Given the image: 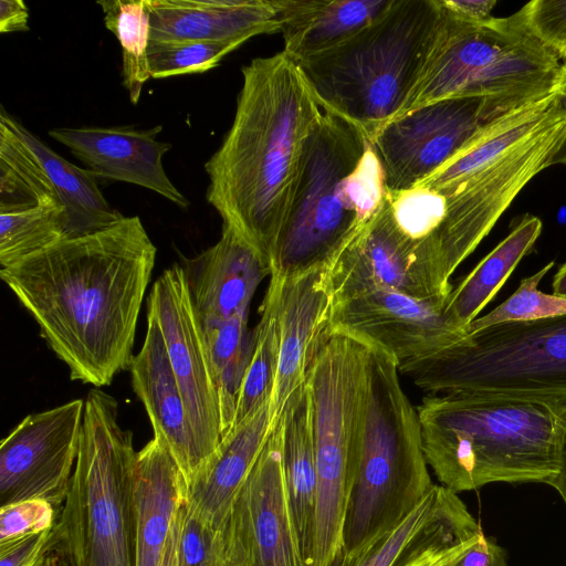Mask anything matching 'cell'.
Wrapping results in <instances>:
<instances>
[{"label": "cell", "mask_w": 566, "mask_h": 566, "mask_svg": "<svg viewBox=\"0 0 566 566\" xmlns=\"http://www.w3.org/2000/svg\"><path fill=\"white\" fill-rule=\"evenodd\" d=\"M156 252L140 219L123 217L1 268L0 277L71 379L102 387L129 369Z\"/></svg>", "instance_id": "obj_1"}, {"label": "cell", "mask_w": 566, "mask_h": 566, "mask_svg": "<svg viewBox=\"0 0 566 566\" xmlns=\"http://www.w3.org/2000/svg\"><path fill=\"white\" fill-rule=\"evenodd\" d=\"M242 77L232 125L205 164L206 197L271 265L305 142L323 109L283 51L253 59Z\"/></svg>", "instance_id": "obj_2"}, {"label": "cell", "mask_w": 566, "mask_h": 566, "mask_svg": "<svg viewBox=\"0 0 566 566\" xmlns=\"http://www.w3.org/2000/svg\"><path fill=\"white\" fill-rule=\"evenodd\" d=\"M417 407L428 467L454 493L489 483L549 484L566 448V394L447 391Z\"/></svg>", "instance_id": "obj_3"}, {"label": "cell", "mask_w": 566, "mask_h": 566, "mask_svg": "<svg viewBox=\"0 0 566 566\" xmlns=\"http://www.w3.org/2000/svg\"><path fill=\"white\" fill-rule=\"evenodd\" d=\"M387 190L371 142L324 112L308 135L271 255V275L329 266L380 208Z\"/></svg>", "instance_id": "obj_4"}, {"label": "cell", "mask_w": 566, "mask_h": 566, "mask_svg": "<svg viewBox=\"0 0 566 566\" xmlns=\"http://www.w3.org/2000/svg\"><path fill=\"white\" fill-rule=\"evenodd\" d=\"M442 15L440 0H395L349 40L296 64L322 109L352 123L371 142L407 105Z\"/></svg>", "instance_id": "obj_5"}, {"label": "cell", "mask_w": 566, "mask_h": 566, "mask_svg": "<svg viewBox=\"0 0 566 566\" xmlns=\"http://www.w3.org/2000/svg\"><path fill=\"white\" fill-rule=\"evenodd\" d=\"M78 454L53 533L63 566H136L133 433L117 421L118 403L92 388Z\"/></svg>", "instance_id": "obj_6"}, {"label": "cell", "mask_w": 566, "mask_h": 566, "mask_svg": "<svg viewBox=\"0 0 566 566\" xmlns=\"http://www.w3.org/2000/svg\"><path fill=\"white\" fill-rule=\"evenodd\" d=\"M442 9L432 53L399 116L453 97L484 98L502 115L555 92L562 63L532 34L520 10L476 23Z\"/></svg>", "instance_id": "obj_7"}, {"label": "cell", "mask_w": 566, "mask_h": 566, "mask_svg": "<svg viewBox=\"0 0 566 566\" xmlns=\"http://www.w3.org/2000/svg\"><path fill=\"white\" fill-rule=\"evenodd\" d=\"M398 373L387 354L370 346L366 424L347 499L342 552L399 523L434 485L418 411Z\"/></svg>", "instance_id": "obj_8"}, {"label": "cell", "mask_w": 566, "mask_h": 566, "mask_svg": "<svg viewBox=\"0 0 566 566\" xmlns=\"http://www.w3.org/2000/svg\"><path fill=\"white\" fill-rule=\"evenodd\" d=\"M370 346L332 331L306 376L311 395L317 492L311 566H331L361 447L369 394Z\"/></svg>", "instance_id": "obj_9"}, {"label": "cell", "mask_w": 566, "mask_h": 566, "mask_svg": "<svg viewBox=\"0 0 566 566\" xmlns=\"http://www.w3.org/2000/svg\"><path fill=\"white\" fill-rule=\"evenodd\" d=\"M398 370L428 394H566V314L465 333Z\"/></svg>", "instance_id": "obj_10"}, {"label": "cell", "mask_w": 566, "mask_h": 566, "mask_svg": "<svg viewBox=\"0 0 566 566\" xmlns=\"http://www.w3.org/2000/svg\"><path fill=\"white\" fill-rule=\"evenodd\" d=\"M46 203L66 210L74 237L124 217L105 199L93 171L57 155L1 107L0 213Z\"/></svg>", "instance_id": "obj_11"}, {"label": "cell", "mask_w": 566, "mask_h": 566, "mask_svg": "<svg viewBox=\"0 0 566 566\" xmlns=\"http://www.w3.org/2000/svg\"><path fill=\"white\" fill-rule=\"evenodd\" d=\"M223 537L228 566H310L284 480L281 417L232 503Z\"/></svg>", "instance_id": "obj_12"}, {"label": "cell", "mask_w": 566, "mask_h": 566, "mask_svg": "<svg viewBox=\"0 0 566 566\" xmlns=\"http://www.w3.org/2000/svg\"><path fill=\"white\" fill-rule=\"evenodd\" d=\"M497 115L481 97H453L398 116L371 140L386 190L417 187L463 150Z\"/></svg>", "instance_id": "obj_13"}, {"label": "cell", "mask_w": 566, "mask_h": 566, "mask_svg": "<svg viewBox=\"0 0 566 566\" xmlns=\"http://www.w3.org/2000/svg\"><path fill=\"white\" fill-rule=\"evenodd\" d=\"M84 399L34 412L0 443V507L45 501L63 504L74 472L84 417Z\"/></svg>", "instance_id": "obj_14"}, {"label": "cell", "mask_w": 566, "mask_h": 566, "mask_svg": "<svg viewBox=\"0 0 566 566\" xmlns=\"http://www.w3.org/2000/svg\"><path fill=\"white\" fill-rule=\"evenodd\" d=\"M147 308L155 314L205 464L222 439L219 396L185 271L175 263L154 283Z\"/></svg>", "instance_id": "obj_15"}, {"label": "cell", "mask_w": 566, "mask_h": 566, "mask_svg": "<svg viewBox=\"0 0 566 566\" xmlns=\"http://www.w3.org/2000/svg\"><path fill=\"white\" fill-rule=\"evenodd\" d=\"M447 297L416 298L388 289L365 291L334 302L332 329L380 349L399 368L465 334L448 319Z\"/></svg>", "instance_id": "obj_16"}, {"label": "cell", "mask_w": 566, "mask_h": 566, "mask_svg": "<svg viewBox=\"0 0 566 566\" xmlns=\"http://www.w3.org/2000/svg\"><path fill=\"white\" fill-rule=\"evenodd\" d=\"M280 335V363L273 402L275 418L307 373L332 333L333 293L328 266L291 276H270Z\"/></svg>", "instance_id": "obj_17"}, {"label": "cell", "mask_w": 566, "mask_h": 566, "mask_svg": "<svg viewBox=\"0 0 566 566\" xmlns=\"http://www.w3.org/2000/svg\"><path fill=\"white\" fill-rule=\"evenodd\" d=\"M163 127H59L49 136L66 146L97 178L134 184L157 192L180 208L188 199L168 178L163 157L170 144L157 139Z\"/></svg>", "instance_id": "obj_18"}, {"label": "cell", "mask_w": 566, "mask_h": 566, "mask_svg": "<svg viewBox=\"0 0 566 566\" xmlns=\"http://www.w3.org/2000/svg\"><path fill=\"white\" fill-rule=\"evenodd\" d=\"M181 265L200 324L249 316L258 286L271 276L270 263L227 224L216 244Z\"/></svg>", "instance_id": "obj_19"}, {"label": "cell", "mask_w": 566, "mask_h": 566, "mask_svg": "<svg viewBox=\"0 0 566 566\" xmlns=\"http://www.w3.org/2000/svg\"><path fill=\"white\" fill-rule=\"evenodd\" d=\"M132 386L154 429L180 468L187 485L205 465L157 318L147 308V329L129 366Z\"/></svg>", "instance_id": "obj_20"}, {"label": "cell", "mask_w": 566, "mask_h": 566, "mask_svg": "<svg viewBox=\"0 0 566 566\" xmlns=\"http://www.w3.org/2000/svg\"><path fill=\"white\" fill-rule=\"evenodd\" d=\"M149 43L245 40L280 32L271 0H146Z\"/></svg>", "instance_id": "obj_21"}, {"label": "cell", "mask_w": 566, "mask_h": 566, "mask_svg": "<svg viewBox=\"0 0 566 566\" xmlns=\"http://www.w3.org/2000/svg\"><path fill=\"white\" fill-rule=\"evenodd\" d=\"M275 421L273 399L232 427L187 485V506L223 533L232 503Z\"/></svg>", "instance_id": "obj_22"}, {"label": "cell", "mask_w": 566, "mask_h": 566, "mask_svg": "<svg viewBox=\"0 0 566 566\" xmlns=\"http://www.w3.org/2000/svg\"><path fill=\"white\" fill-rule=\"evenodd\" d=\"M187 500V483L177 462L154 438L137 452L135 473L136 566H159L171 526Z\"/></svg>", "instance_id": "obj_23"}, {"label": "cell", "mask_w": 566, "mask_h": 566, "mask_svg": "<svg viewBox=\"0 0 566 566\" xmlns=\"http://www.w3.org/2000/svg\"><path fill=\"white\" fill-rule=\"evenodd\" d=\"M395 0H271L295 62L329 51L380 18Z\"/></svg>", "instance_id": "obj_24"}, {"label": "cell", "mask_w": 566, "mask_h": 566, "mask_svg": "<svg viewBox=\"0 0 566 566\" xmlns=\"http://www.w3.org/2000/svg\"><path fill=\"white\" fill-rule=\"evenodd\" d=\"M280 417L286 491L302 551L311 566L317 468L312 402L306 380L291 395Z\"/></svg>", "instance_id": "obj_25"}, {"label": "cell", "mask_w": 566, "mask_h": 566, "mask_svg": "<svg viewBox=\"0 0 566 566\" xmlns=\"http://www.w3.org/2000/svg\"><path fill=\"white\" fill-rule=\"evenodd\" d=\"M560 108L562 103L554 92L495 117L463 150L417 187L439 188L472 175L526 140Z\"/></svg>", "instance_id": "obj_26"}, {"label": "cell", "mask_w": 566, "mask_h": 566, "mask_svg": "<svg viewBox=\"0 0 566 566\" xmlns=\"http://www.w3.org/2000/svg\"><path fill=\"white\" fill-rule=\"evenodd\" d=\"M542 228L538 217L525 213L510 233L452 287L444 313L457 328L465 331L478 317L520 261L532 251Z\"/></svg>", "instance_id": "obj_27"}, {"label": "cell", "mask_w": 566, "mask_h": 566, "mask_svg": "<svg viewBox=\"0 0 566 566\" xmlns=\"http://www.w3.org/2000/svg\"><path fill=\"white\" fill-rule=\"evenodd\" d=\"M482 533L457 493L443 486L434 516L394 566H453Z\"/></svg>", "instance_id": "obj_28"}, {"label": "cell", "mask_w": 566, "mask_h": 566, "mask_svg": "<svg viewBox=\"0 0 566 566\" xmlns=\"http://www.w3.org/2000/svg\"><path fill=\"white\" fill-rule=\"evenodd\" d=\"M199 325L219 396L223 437L233 424L239 389L253 350L254 333L248 328V316Z\"/></svg>", "instance_id": "obj_29"}, {"label": "cell", "mask_w": 566, "mask_h": 566, "mask_svg": "<svg viewBox=\"0 0 566 566\" xmlns=\"http://www.w3.org/2000/svg\"><path fill=\"white\" fill-rule=\"evenodd\" d=\"M260 313V321L253 329V350L239 389L232 427L253 415L274 395L280 363V335L275 295L270 285Z\"/></svg>", "instance_id": "obj_30"}, {"label": "cell", "mask_w": 566, "mask_h": 566, "mask_svg": "<svg viewBox=\"0 0 566 566\" xmlns=\"http://www.w3.org/2000/svg\"><path fill=\"white\" fill-rule=\"evenodd\" d=\"M75 238L66 210L54 203L0 213V264L12 265Z\"/></svg>", "instance_id": "obj_31"}, {"label": "cell", "mask_w": 566, "mask_h": 566, "mask_svg": "<svg viewBox=\"0 0 566 566\" xmlns=\"http://www.w3.org/2000/svg\"><path fill=\"white\" fill-rule=\"evenodd\" d=\"M105 27L122 48L123 85L129 99L137 104L145 83L151 77L148 66L150 20L146 0H103Z\"/></svg>", "instance_id": "obj_32"}, {"label": "cell", "mask_w": 566, "mask_h": 566, "mask_svg": "<svg viewBox=\"0 0 566 566\" xmlns=\"http://www.w3.org/2000/svg\"><path fill=\"white\" fill-rule=\"evenodd\" d=\"M442 489V485L434 484L399 523L378 533L357 548L342 552L331 566H394L406 547L434 516Z\"/></svg>", "instance_id": "obj_33"}, {"label": "cell", "mask_w": 566, "mask_h": 566, "mask_svg": "<svg viewBox=\"0 0 566 566\" xmlns=\"http://www.w3.org/2000/svg\"><path fill=\"white\" fill-rule=\"evenodd\" d=\"M245 40L190 41L149 43L148 66L151 78L203 73L214 69L221 60Z\"/></svg>", "instance_id": "obj_34"}, {"label": "cell", "mask_w": 566, "mask_h": 566, "mask_svg": "<svg viewBox=\"0 0 566 566\" xmlns=\"http://www.w3.org/2000/svg\"><path fill=\"white\" fill-rule=\"evenodd\" d=\"M551 261L535 274L523 279L516 291L488 314L476 317L465 328V333L475 332L490 325L532 321L566 314V298L539 291L538 284L554 266Z\"/></svg>", "instance_id": "obj_35"}, {"label": "cell", "mask_w": 566, "mask_h": 566, "mask_svg": "<svg viewBox=\"0 0 566 566\" xmlns=\"http://www.w3.org/2000/svg\"><path fill=\"white\" fill-rule=\"evenodd\" d=\"M176 566H228L223 533L185 504Z\"/></svg>", "instance_id": "obj_36"}, {"label": "cell", "mask_w": 566, "mask_h": 566, "mask_svg": "<svg viewBox=\"0 0 566 566\" xmlns=\"http://www.w3.org/2000/svg\"><path fill=\"white\" fill-rule=\"evenodd\" d=\"M532 34L566 61V0H533L520 9Z\"/></svg>", "instance_id": "obj_37"}, {"label": "cell", "mask_w": 566, "mask_h": 566, "mask_svg": "<svg viewBox=\"0 0 566 566\" xmlns=\"http://www.w3.org/2000/svg\"><path fill=\"white\" fill-rule=\"evenodd\" d=\"M56 509L45 501H27L0 507V542L51 530Z\"/></svg>", "instance_id": "obj_38"}, {"label": "cell", "mask_w": 566, "mask_h": 566, "mask_svg": "<svg viewBox=\"0 0 566 566\" xmlns=\"http://www.w3.org/2000/svg\"><path fill=\"white\" fill-rule=\"evenodd\" d=\"M54 527L0 542V566H42Z\"/></svg>", "instance_id": "obj_39"}, {"label": "cell", "mask_w": 566, "mask_h": 566, "mask_svg": "<svg viewBox=\"0 0 566 566\" xmlns=\"http://www.w3.org/2000/svg\"><path fill=\"white\" fill-rule=\"evenodd\" d=\"M453 566H509L505 551L484 533Z\"/></svg>", "instance_id": "obj_40"}, {"label": "cell", "mask_w": 566, "mask_h": 566, "mask_svg": "<svg viewBox=\"0 0 566 566\" xmlns=\"http://www.w3.org/2000/svg\"><path fill=\"white\" fill-rule=\"evenodd\" d=\"M453 15L469 22H484L492 18L496 0H440Z\"/></svg>", "instance_id": "obj_41"}, {"label": "cell", "mask_w": 566, "mask_h": 566, "mask_svg": "<svg viewBox=\"0 0 566 566\" xmlns=\"http://www.w3.org/2000/svg\"><path fill=\"white\" fill-rule=\"evenodd\" d=\"M29 10L22 0L0 1V32H21L29 30Z\"/></svg>", "instance_id": "obj_42"}, {"label": "cell", "mask_w": 566, "mask_h": 566, "mask_svg": "<svg viewBox=\"0 0 566 566\" xmlns=\"http://www.w3.org/2000/svg\"><path fill=\"white\" fill-rule=\"evenodd\" d=\"M186 501L180 505L179 510L176 513V516H175V520H174V523L171 526V531L169 533L159 566H176L177 546H178L181 523H182V518H184Z\"/></svg>", "instance_id": "obj_43"}, {"label": "cell", "mask_w": 566, "mask_h": 566, "mask_svg": "<svg viewBox=\"0 0 566 566\" xmlns=\"http://www.w3.org/2000/svg\"><path fill=\"white\" fill-rule=\"evenodd\" d=\"M555 92H556L562 105L566 108V61L564 63H562ZM554 165H565L566 166V139L562 144L560 148L555 153V155L552 159V166H554Z\"/></svg>", "instance_id": "obj_44"}, {"label": "cell", "mask_w": 566, "mask_h": 566, "mask_svg": "<svg viewBox=\"0 0 566 566\" xmlns=\"http://www.w3.org/2000/svg\"><path fill=\"white\" fill-rule=\"evenodd\" d=\"M552 291V294L566 298V262L563 263L555 273Z\"/></svg>", "instance_id": "obj_45"}, {"label": "cell", "mask_w": 566, "mask_h": 566, "mask_svg": "<svg viewBox=\"0 0 566 566\" xmlns=\"http://www.w3.org/2000/svg\"><path fill=\"white\" fill-rule=\"evenodd\" d=\"M548 485L553 486L559 493L566 505V448L560 472Z\"/></svg>", "instance_id": "obj_46"}, {"label": "cell", "mask_w": 566, "mask_h": 566, "mask_svg": "<svg viewBox=\"0 0 566 566\" xmlns=\"http://www.w3.org/2000/svg\"><path fill=\"white\" fill-rule=\"evenodd\" d=\"M52 543H53V539H52ZM42 566H63V563H62L60 556L57 555V553L55 552V549L53 548L52 544L44 556Z\"/></svg>", "instance_id": "obj_47"}]
</instances>
